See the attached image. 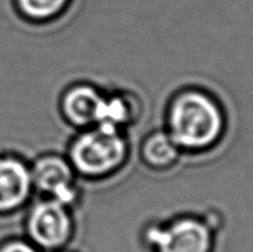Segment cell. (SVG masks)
Returning <instances> with one entry per match:
<instances>
[{
    "instance_id": "5",
    "label": "cell",
    "mask_w": 253,
    "mask_h": 252,
    "mask_svg": "<svg viewBox=\"0 0 253 252\" xmlns=\"http://www.w3.org/2000/svg\"><path fill=\"white\" fill-rule=\"evenodd\" d=\"M150 237L161 252H208L210 249L209 229L192 219H183L166 229L153 230Z\"/></svg>"
},
{
    "instance_id": "3",
    "label": "cell",
    "mask_w": 253,
    "mask_h": 252,
    "mask_svg": "<svg viewBox=\"0 0 253 252\" xmlns=\"http://www.w3.org/2000/svg\"><path fill=\"white\" fill-rule=\"evenodd\" d=\"M31 178L34 187L61 204H71L76 198L72 165L62 158L48 156L39 160L32 167Z\"/></svg>"
},
{
    "instance_id": "6",
    "label": "cell",
    "mask_w": 253,
    "mask_h": 252,
    "mask_svg": "<svg viewBox=\"0 0 253 252\" xmlns=\"http://www.w3.org/2000/svg\"><path fill=\"white\" fill-rule=\"evenodd\" d=\"M31 169L17 158H0V211L16 209L29 198Z\"/></svg>"
},
{
    "instance_id": "1",
    "label": "cell",
    "mask_w": 253,
    "mask_h": 252,
    "mask_svg": "<svg viewBox=\"0 0 253 252\" xmlns=\"http://www.w3.org/2000/svg\"><path fill=\"white\" fill-rule=\"evenodd\" d=\"M168 133L178 147L205 148L222 135L225 119L219 104L202 91H187L173 101Z\"/></svg>"
},
{
    "instance_id": "4",
    "label": "cell",
    "mask_w": 253,
    "mask_h": 252,
    "mask_svg": "<svg viewBox=\"0 0 253 252\" xmlns=\"http://www.w3.org/2000/svg\"><path fill=\"white\" fill-rule=\"evenodd\" d=\"M29 231L42 246L63 244L71 232V217L66 205L52 199L35 205L29 217Z\"/></svg>"
},
{
    "instance_id": "9",
    "label": "cell",
    "mask_w": 253,
    "mask_h": 252,
    "mask_svg": "<svg viewBox=\"0 0 253 252\" xmlns=\"http://www.w3.org/2000/svg\"><path fill=\"white\" fill-rule=\"evenodd\" d=\"M68 0H17L20 9L32 19H48L58 14Z\"/></svg>"
},
{
    "instance_id": "7",
    "label": "cell",
    "mask_w": 253,
    "mask_h": 252,
    "mask_svg": "<svg viewBox=\"0 0 253 252\" xmlns=\"http://www.w3.org/2000/svg\"><path fill=\"white\" fill-rule=\"evenodd\" d=\"M105 98L94 88L79 85L69 90L63 100V110L72 124L85 126L99 124Z\"/></svg>"
},
{
    "instance_id": "2",
    "label": "cell",
    "mask_w": 253,
    "mask_h": 252,
    "mask_svg": "<svg viewBox=\"0 0 253 252\" xmlns=\"http://www.w3.org/2000/svg\"><path fill=\"white\" fill-rule=\"evenodd\" d=\"M126 155V143L118 128L98 125L84 132L71 148V165L82 174L103 175L115 169Z\"/></svg>"
},
{
    "instance_id": "10",
    "label": "cell",
    "mask_w": 253,
    "mask_h": 252,
    "mask_svg": "<svg viewBox=\"0 0 253 252\" xmlns=\"http://www.w3.org/2000/svg\"><path fill=\"white\" fill-rule=\"evenodd\" d=\"M0 252H36L31 246L24 242H11L1 249Z\"/></svg>"
},
{
    "instance_id": "8",
    "label": "cell",
    "mask_w": 253,
    "mask_h": 252,
    "mask_svg": "<svg viewBox=\"0 0 253 252\" xmlns=\"http://www.w3.org/2000/svg\"><path fill=\"white\" fill-rule=\"evenodd\" d=\"M143 157L152 166H168L178 157V145L168 132H156L146 140Z\"/></svg>"
}]
</instances>
